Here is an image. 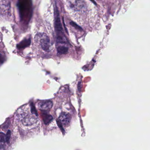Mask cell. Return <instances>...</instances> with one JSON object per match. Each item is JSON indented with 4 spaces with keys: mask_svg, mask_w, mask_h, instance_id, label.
I'll list each match as a JSON object with an SVG mask.
<instances>
[{
    "mask_svg": "<svg viewBox=\"0 0 150 150\" xmlns=\"http://www.w3.org/2000/svg\"><path fill=\"white\" fill-rule=\"evenodd\" d=\"M67 4L71 10L76 12L85 11L86 6L84 0H68Z\"/></svg>",
    "mask_w": 150,
    "mask_h": 150,
    "instance_id": "cell-2",
    "label": "cell"
},
{
    "mask_svg": "<svg viewBox=\"0 0 150 150\" xmlns=\"http://www.w3.org/2000/svg\"><path fill=\"white\" fill-rule=\"evenodd\" d=\"M53 106L52 102L51 100L42 101L38 103V107L42 111L50 110Z\"/></svg>",
    "mask_w": 150,
    "mask_h": 150,
    "instance_id": "cell-3",
    "label": "cell"
},
{
    "mask_svg": "<svg viewBox=\"0 0 150 150\" xmlns=\"http://www.w3.org/2000/svg\"><path fill=\"white\" fill-rule=\"evenodd\" d=\"M37 118L34 116H28L22 120L23 124L25 126H30L36 122Z\"/></svg>",
    "mask_w": 150,
    "mask_h": 150,
    "instance_id": "cell-6",
    "label": "cell"
},
{
    "mask_svg": "<svg viewBox=\"0 0 150 150\" xmlns=\"http://www.w3.org/2000/svg\"><path fill=\"white\" fill-rule=\"evenodd\" d=\"M11 132L10 130L8 131L7 132L6 135V142L8 143L9 140H10V137H11Z\"/></svg>",
    "mask_w": 150,
    "mask_h": 150,
    "instance_id": "cell-10",
    "label": "cell"
},
{
    "mask_svg": "<svg viewBox=\"0 0 150 150\" xmlns=\"http://www.w3.org/2000/svg\"><path fill=\"white\" fill-rule=\"evenodd\" d=\"M42 116V117L43 121L45 124L46 125L49 124L53 120V117H52V116L49 115L47 113H43Z\"/></svg>",
    "mask_w": 150,
    "mask_h": 150,
    "instance_id": "cell-8",
    "label": "cell"
},
{
    "mask_svg": "<svg viewBox=\"0 0 150 150\" xmlns=\"http://www.w3.org/2000/svg\"><path fill=\"white\" fill-rule=\"evenodd\" d=\"M35 41L40 45L43 50L46 52L51 51L52 45L49 37L45 33H38L35 36Z\"/></svg>",
    "mask_w": 150,
    "mask_h": 150,
    "instance_id": "cell-1",
    "label": "cell"
},
{
    "mask_svg": "<svg viewBox=\"0 0 150 150\" xmlns=\"http://www.w3.org/2000/svg\"><path fill=\"white\" fill-rule=\"evenodd\" d=\"M31 112H32L33 114H35V115H37V112L36 110L35 109V107L33 106V105H31Z\"/></svg>",
    "mask_w": 150,
    "mask_h": 150,
    "instance_id": "cell-11",
    "label": "cell"
},
{
    "mask_svg": "<svg viewBox=\"0 0 150 150\" xmlns=\"http://www.w3.org/2000/svg\"><path fill=\"white\" fill-rule=\"evenodd\" d=\"M57 50L59 54H66L68 52V48L66 45V43H57Z\"/></svg>",
    "mask_w": 150,
    "mask_h": 150,
    "instance_id": "cell-5",
    "label": "cell"
},
{
    "mask_svg": "<svg viewBox=\"0 0 150 150\" xmlns=\"http://www.w3.org/2000/svg\"><path fill=\"white\" fill-rule=\"evenodd\" d=\"M6 142V136L3 132L0 133V142L1 144H5Z\"/></svg>",
    "mask_w": 150,
    "mask_h": 150,
    "instance_id": "cell-9",
    "label": "cell"
},
{
    "mask_svg": "<svg viewBox=\"0 0 150 150\" xmlns=\"http://www.w3.org/2000/svg\"><path fill=\"white\" fill-rule=\"evenodd\" d=\"M28 112L22 109H20L17 111L16 114V118L19 120H23L28 116Z\"/></svg>",
    "mask_w": 150,
    "mask_h": 150,
    "instance_id": "cell-7",
    "label": "cell"
},
{
    "mask_svg": "<svg viewBox=\"0 0 150 150\" xmlns=\"http://www.w3.org/2000/svg\"><path fill=\"white\" fill-rule=\"evenodd\" d=\"M59 119L62 124L67 125L70 123L71 117L70 114L66 112H63L60 114Z\"/></svg>",
    "mask_w": 150,
    "mask_h": 150,
    "instance_id": "cell-4",
    "label": "cell"
}]
</instances>
